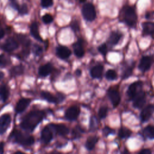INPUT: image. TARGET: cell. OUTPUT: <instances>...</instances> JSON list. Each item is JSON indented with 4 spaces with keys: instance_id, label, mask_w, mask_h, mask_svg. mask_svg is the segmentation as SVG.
<instances>
[{
    "instance_id": "cell-37",
    "label": "cell",
    "mask_w": 154,
    "mask_h": 154,
    "mask_svg": "<svg viewBox=\"0 0 154 154\" xmlns=\"http://www.w3.org/2000/svg\"><path fill=\"white\" fill-rule=\"evenodd\" d=\"M115 132L114 130L110 128L109 127H108V126H105L103 130H102V133H103V135L105 136V137H108V135H111V134H112Z\"/></svg>"
},
{
    "instance_id": "cell-7",
    "label": "cell",
    "mask_w": 154,
    "mask_h": 154,
    "mask_svg": "<svg viewBox=\"0 0 154 154\" xmlns=\"http://www.w3.org/2000/svg\"><path fill=\"white\" fill-rule=\"evenodd\" d=\"M146 93L140 90L132 99L133 100V106L136 108H141L146 102Z\"/></svg>"
},
{
    "instance_id": "cell-46",
    "label": "cell",
    "mask_w": 154,
    "mask_h": 154,
    "mask_svg": "<svg viewBox=\"0 0 154 154\" xmlns=\"http://www.w3.org/2000/svg\"><path fill=\"white\" fill-rule=\"evenodd\" d=\"M4 143L3 142L0 143V154L4 153Z\"/></svg>"
},
{
    "instance_id": "cell-26",
    "label": "cell",
    "mask_w": 154,
    "mask_h": 154,
    "mask_svg": "<svg viewBox=\"0 0 154 154\" xmlns=\"http://www.w3.org/2000/svg\"><path fill=\"white\" fill-rule=\"evenodd\" d=\"M10 94L8 88L5 85H2L0 87V99L2 102H5L8 98Z\"/></svg>"
},
{
    "instance_id": "cell-6",
    "label": "cell",
    "mask_w": 154,
    "mask_h": 154,
    "mask_svg": "<svg viewBox=\"0 0 154 154\" xmlns=\"http://www.w3.org/2000/svg\"><path fill=\"white\" fill-rule=\"evenodd\" d=\"M19 46V44L17 41L13 37L8 38L4 43L1 46L2 49L4 51L10 52L16 50Z\"/></svg>"
},
{
    "instance_id": "cell-30",
    "label": "cell",
    "mask_w": 154,
    "mask_h": 154,
    "mask_svg": "<svg viewBox=\"0 0 154 154\" xmlns=\"http://www.w3.org/2000/svg\"><path fill=\"white\" fill-rule=\"evenodd\" d=\"M134 67V65H131L130 66L126 67V69L124 70V71L122 73V78L123 79L128 78L132 74Z\"/></svg>"
},
{
    "instance_id": "cell-9",
    "label": "cell",
    "mask_w": 154,
    "mask_h": 154,
    "mask_svg": "<svg viewBox=\"0 0 154 154\" xmlns=\"http://www.w3.org/2000/svg\"><path fill=\"white\" fill-rule=\"evenodd\" d=\"M80 113V109L77 106H72L68 108L65 112V117L67 120L72 121L77 119Z\"/></svg>"
},
{
    "instance_id": "cell-40",
    "label": "cell",
    "mask_w": 154,
    "mask_h": 154,
    "mask_svg": "<svg viewBox=\"0 0 154 154\" xmlns=\"http://www.w3.org/2000/svg\"><path fill=\"white\" fill-rule=\"evenodd\" d=\"M43 51V49L42 48L39 46L38 45H37V44H35L34 46H33V52L34 54L35 55H39L42 54Z\"/></svg>"
},
{
    "instance_id": "cell-27",
    "label": "cell",
    "mask_w": 154,
    "mask_h": 154,
    "mask_svg": "<svg viewBox=\"0 0 154 154\" xmlns=\"http://www.w3.org/2000/svg\"><path fill=\"white\" fill-rule=\"evenodd\" d=\"M144 135L149 139H154V126L152 125H148L143 130Z\"/></svg>"
},
{
    "instance_id": "cell-43",
    "label": "cell",
    "mask_w": 154,
    "mask_h": 154,
    "mask_svg": "<svg viewBox=\"0 0 154 154\" xmlns=\"http://www.w3.org/2000/svg\"><path fill=\"white\" fill-rule=\"evenodd\" d=\"M10 5L13 8H14L17 10L20 5L16 0H10Z\"/></svg>"
},
{
    "instance_id": "cell-22",
    "label": "cell",
    "mask_w": 154,
    "mask_h": 154,
    "mask_svg": "<svg viewBox=\"0 0 154 154\" xmlns=\"http://www.w3.org/2000/svg\"><path fill=\"white\" fill-rule=\"evenodd\" d=\"M103 67L101 64L94 66L90 70V75L93 78H100L102 75Z\"/></svg>"
},
{
    "instance_id": "cell-48",
    "label": "cell",
    "mask_w": 154,
    "mask_h": 154,
    "mask_svg": "<svg viewBox=\"0 0 154 154\" xmlns=\"http://www.w3.org/2000/svg\"><path fill=\"white\" fill-rule=\"evenodd\" d=\"M4 77V73L2 72H0V81Z\"/></svg>"
},
{
    "instance_id": "cell-14",
    "label": "cell",
    "mask_w": 154,
    "mask_h": 154,
    "mask_svg": "<svg viewBox=\"0 0 154 154\" xmlns=\"http://www.w3.org/2000/svg\"><path fill=\"white\" fill-rule=\"evenodd\" d=\"M49 126L54 130L56 134L61 136L66 135L69 132V129L63 124H50Z\"/></svg>"
},
{
    "instance_id": "cell-17",
    "label": "cell",
    "mask_w": 154,
    "mask_h": 154,
    "mask_svg": "<svg viewBox=\"0 0 154 154\" xmlns=\"http://www.w3.org/2000/svg\"><path fill=\"white\" fill-rule=\"evenodd\" d=\"M41 96L48 102L51 103H57L60 102V101H62L64 98V97H62V96L57 97L54 96L53 94H52L51 93L48 91H42Z\"/></svg>"
},
{
    "instance_id": "cell-25",
    "label": "cell",
    "mask_w": 154,
    "mask_h": 154,
    "mask_svg": "<svg viewBox=\"0 0 154 154\" xmlns=\"http://www.w3.org/2000/svg\"><path fill=\"white\" fill-rule=\"evenodd\" d=\"M24 72V67L22 65H17L13 67L10 70V74L11 77L21 75Z\"/></svg>"
},
{
    "instance_id": "cell-29",
    "label": "cell",
    "mask_w": 154,
    "mask_h": 154,
    "mask_svg": "<svg viewBox=\"0 0 154 154\" xmlns=\"http://www.w3.org/2000/svg\"><path fill=\"white\" fill-rule=\"evenodd\" d=\"M17 37L20 43L25 48V49H28V47L30 45V40L25 35L23 34H19Z\"/></svg>"
},
{
    "instance_id": "cell-24",
    "label": "cell",
    "mask_w": 154,
    "mask_h": 154,
    "mask_svg": "<svg viewBox=\"0 0 154 154\" xmlns=\"http://www.w3.org/2000/svg\"><path fill=\"white\" fill-rule=\"evenodd\" d=\"M98 137L96 136H91L88 137L85 143V147L88 150H91L94 149L98 141Z\"/></svg>"
},
{
    "instance_id": "cell-11",
    "label": "cell",
    "mask_w": 154,
    "mask_h": 154,
    "mask_svg": "<svg viewBox=\"0 0 154 154\" xmlns=\"http://www.w3.org/2000/svg\"><path fill=\"white\" fill-rule=\"evenodd\" d=\"M154 112V105L149 104L146 106L140 113V119L141 122H146L149 120Z\"/></svg>"
},
{
    "instance_id": "cell-21",
    "label": "cell",
    "mask_w": 154,
    "mask_h": 154,
    "mask_svg": "<svg viewBox=\"0 0 154 154\" xmlns=\"http://www.w3.org/2000/svg\"><path fill=\"white\" fill-rule=\"evenodd\" d=\"M122 36V34L119 31H112L108 38V43L112 46L116 45L119 42Z\"/></svg>"
},
{
    "instance_id": "cell-2",
    "label": "cell",
    "mask_w": 154,
    "mask_h": 154,
    "mask_svg": "<svg viewBox=\"0 0 154 154\" xmlns=\"http://www.w3.org/2000/svg\"><path fill=\"white\" fill-rule=\"evenodd\" d=\"M119 19L129 27H135L138 19L135 8L128 4L123 5L119 12Z\"/></svg>"
},
{
    "instance_id": "cell-5",
    "label": "cell",
    "mask_w": 154,
    "mask_h": 154,
    "mask_svg": "<svg viewBox=\"0 0 154 154\" xmlns=\"http://www.w3.org/2000/svg\"><path fill=\"white\" fill-rule=\"evenodd\" d=\"M143 82L141 81H135L134 83L131 84L128 90H127V95L129 99L132 100L134 97L138 93L140 90H141Z\"/></svg>"
},
{
    "instance_id": "cell-28",
    "label": "cell",
    "mask_w": 154,
    "mask_h": 154,
    "mask_svg": "<svg viewBox=\"0 0 154 154\" xmlns=\"http://www.w3.org/2000/svg\"><path fill=\"white\" fill-rule=\"evenodd\" d=\"M132 132L130 129L125 128L122 127L120 129L119 131V137L121 138H126L131 136Z\"/></svg>"
},
{
    "instance_id": "cell-31",
    "label": "cell",
    "mask_w": 154,
    "mask_h": 154,
    "mask_svg": "<svg viewBox=\"0 0 154 154\" xmlns=\"http://www.w3.org/2000/svg\"><path fill=\"white\" fill-rule=\"evenodd\" d=\"M105 76H106V78L108 80L113 81V80H115V79H117V73L116 72L115 70H114L112 69H109V70L106 71V74H105Z\"/></svg>"
},
{
    "instance_id": "cell-23",
    "label": "cell",
    "mask_w": 154,
    "mask_h": 154,
    "mask_svg": "<svg viewBox=\"0 0 154 154\" xmlns=\"http://www.w3.org/2000/svg\"><path fill=\"white\" fill-rule=\"evenodd\" d=\"M30 32L32 36L39 42H43L42 37L40 35L39 31H38V27L37 22H34L31 23L30 26Z\"/></svg>"
},
{
    "instance_id": "cell-38",
    "label": "cell",
    "mask_w": 154,
    "mask_h": 154,
    "mask_svg": "<svg viewBox=\"0 0 154 154\" xmlns=\"http://www.w3.org/2000/svg\"><path fill=\"white\" fill-rule=\"evenodd\" d=\"M8 63V60H7L5 56L3 54L0 55V67H5L7 66Z\"/></svg>"
},
{
    "instance_id": "cell-12",
    "label": "cell",
    "mask_w": 154,
    "mask_h": 154,
    "mask_svg": "<svg viewBox=\"0 0 154 154\" xmlns=\"http://www.w3.org/2000/svg\"><path fill=\"white\" fill-rule=\"evenodd\" d=\"M107 93L113 106H117L120 101V96L119 91L113 88H109Z\"/></svg>"
},
{
    "instance_id": "cell-4",
    "label": "cell",
    "mask_w": 154,
    "mask_h": 154,
    "mask_svg": "<svg viewBox=\"0 0 154 154\" xmlns=\"http://www.w3.org/2000/svg\"><path fill=\"white\" fill-rule=\"evenodd\" d=\"M81 12L84 19L88 22L93 21L96 17V11L94 5L90 2L85 3L82 6Z\"/></svg>"
},
{
    "instance_id": "cell-47",
    "label": "cell",
    "mask_w": 154,
    "mask_h": 154,
    "mask_svg": "<svg viewBox=\"0 0 154 154\" xmlns=\"http://www.w3.org/2000/svg\"><path fill=\"white\" fill-rule=\"evenodd\" d=\"M76 75L78 76H79L81 75V70H79V69H78L76 70Z\"/></svg>"
},
{
    "instance_id": "cell-8",
    "label": "cell",
    "mask_w": 154,
    "mask_h": 154,
    "mask_svg": "<svg viewBox=\"0 0 154 154\" xmlns=\"http://www.w3.org/2000/svg\"><path fill=\"white\" fill-rule=\"evenodd\" d=\"M153 63V57L152 56H143L141 57L138 69L143 72L148 70Z\"/></svg>"
},
{
    "instance_id": "cell-44",
    "label": "cell",
    "mask_w": 154,
    "mask_h": 154,
    "mask_svg": "<svg viewBox=\"0 0 154 154\" xmlns=\"http://www.w3.org/2000/svg\"><path fill=\"white\" fill-rule=\"evenodd\" d=\"M138 153L140 154H150V153H152V151L149 149H143L141 151H140Z\"/></svg>"
},
{
    "instance_id": "cell-36",
    "label": "cell",
    "mask_w": 154,
    "mask_h": 154,
    "mask_svg": "<svg viewBox=\"0 0 154 154\" xmlns=\"http://www.w3.org/2000/svg\"><path fill=\"white\" fill-rule=\"evenodd\" d=\"M43 22L46 24H49L53 21V17L50 14H45L42 17Z\"/></svg>"
},
{
    "instance_id": "cell-19",
    "label": "cell",
    "mask_w": 154,
    "mask_h": 154,
    "mask_svg": "<svg viewBox=\"0 0 154 154\" xmlns=\"http://www.w3.org/2000/svg\"><path fill=\"white\" fill-rule=\"evenodd\" d=\"M141 26L144 35H154V22H144Z\"/></svg>"
},
{
    "instance_id": "cell-1",
    "label": "cell",
    "mask_w": 154,
    "mask_h": 154,
    "mask_svg": "<svg viewBox=\"0 0 154 154\" xmlns=\"http://www.w3.org/2000/svg\"><path fill=\"white\" fill-rule=\"evenodd\" d=\"M45 116V113L43 111H31L25 116L21 122L20 126L23 130L32 132Z\"/></svg>"
},
{
    "instance_id": "cell-3",
    "label": "cell",
    "mask_w": 154,
    "mask_h": 154,
    "mask_svg": "<svg viewBox=\"0 0 154 154\" xmlns=\"http://www.w3.org/2000/svg\"><path fill=\"white\" fill-rule=\"evenodd\" d=\"M10 138L14 142L22 146H31L34 143V138L32 136L22 134L21 132L14 130L10 135Z\"/></svg>"
},
{
    "instance_id": "cell-10",
    "label": "cell",
    "mask_w": 154,
    "mask_h": 154,
    "mask_svg": "<svg viewBox=\"0 0 154 154\" xmlns=\"http://www.w3.org/2000/svg\"><path fill=\"white\" fill-rule=\"evenodd\" d=\"M11 123V117L8 114H5L0 117V135L4 134Z\"/></svg>"
},
{
    "instance_id": "cell-20",
    "label": "cell",
    "mask_w": 154,
    "mask_h": 154,
    "mask_svg": "<svg viewBox=\"0 0 154 154\" xmlns=\"http://www.w3.org/2000/svg\"><path fill=\"white\" fill-rule=\"evenodd\" d=\"M52 69H53L52 65L51 63H47L39 67L38 73L40 76L45 77L51 73V72L52 71Z\"/></svg>"
},
{
    "instance_id": "cell-18",
    "label": "cell",
    "mask_w": 154,
    "mask_h": 154,
    "mask_svg": "<svg viewBox=\"0 0 154 154\" xmlns=\"http://www.w3.org/2000/svg\"><path fill=\"white\" fill-rule=\"evenodd\" d=\"M31 99L29 98H22L20 99L16 104L15 107V111L17 113L22 112L26 107L29 105Z\"/></svg>"
},
{
    "instance_id": "cell-16",
    "label": "cell",
    "mask_w": 154,
    "mask_h": 154,
    "mask_svg": "<svg viewBox=\"0 0 154 154\" xmlns=\"http://www.w3.org/2000/svg\"><path fill=\"white\" fill-rule=\"evenodd\" d=\"M56 54L61 59L68 58L71 55V51L66 46H59L56 49Z\"/></svg>"
},
{
    "instance_id": "cell-15",
    "label": "cell",
    "mask_w": 154,
    "mask_h": 154,
    "mask_svg": "<svg viewBox=\"0 0 154 154\" xmlns=\"http://www.w3.org/2000/svg\"><path fill=\"white\" fill-rule=\"evenodd\" d=\"M73 51L75 55L78 58H81L85 54V51L83 46V40L81 38L73 44Z\"/></svg>"
},
{
    "instance_id": "cell-45",
    "label": "cell",
    "mask_w": 154,
    "mask_h": 154,
    "mask_svg": "<svg viewBox=\"0 0 154 154\" xmlns=\"http://www.w3.org/2000/svg\"><path fill=\"white\" fill-rule=\"evenodd\" d=\"M5 35V32L4 29L2 28V26L0 25V39H1Z\"/></svg>"
},
{
    "instance_id": "cell-35",
    "label": "cell",
    "mask_w": 154,
    "mask_h": 154,
    "mask_svg": "<svg viewBox=\"0 0 154 154\" xmlns=\"http://www.w3.org/2000/svg\"><path fill=\"white\" fill-rule=\"evenodd\" d=\"M96 122H97V119L95 117H92L90 120V129L91 131H94L97 128V122L95 123Z\"/></svg>"
},
{
    "instance_id": "cell-32",
    "label": "cell",
    "mask_w": 154,
    "mask_h": 154,
    "mask_svg": "<svg viewBox=\"0 0 154 154\" xmlns=\"http://www.w3.org/2000/svg\"><path fill=\"white\" fill-rule=\"evenodd\" d=\"M84 132L83 129L79 126H76L75 128H73L72 131V136L73 138L76 139L79 138L81 136V134Z\"/></svg>"
},
{
    "instance_id": "cell-49",
    "label": "cell",
    "mask_w": 154,
    "mask_h": 154,
    "mask_svg": "<svg viewBox=\"0 0 154 154\" xmlns=\"http://www.w3.org/2000/svg\"><path fill=\"white\" fill-rule=\"evenodd\" d=\"M79 1L82 3V2H85L86 1V0H79Z\"/></svg>"
},
{
    "instance_id": "cell-34",
    "label": "cell",
    "mask_w": 154,
    "mask_h": 154,
    "mask_svg": "<svg viewBox=\"0 0 154 154\" xmlns=\"http://www.w3.org/2000/svg\"><path fill=\"white\" fill-rule=\"evenodd\" d=\"M108 112V108L106 106H102L99 108L98 111V116L100 119L105 118Z\"/></svg>"
},
{
    "instance_id": "cell-33",
    "label": "cell",
    "mask_w": 154,
    "mask_h": 154,
    "mask_svg": "<svg viewBox=\"0 0 154 154\" xmlns=\"http://www.w3.org/2000/svg\"><path fill=\"white\" fill-rule=\"evenodd\" d=\"M17 11L19 12V14L20 15H25L28 13V6L26 4H23L22 5H20Z\"/></svg>"
},
{
    "instance_id": "cell-41",
    "label": "cell",
    "mask_w": 154,
    "mask_h": 154,
    "mask_svg": "<svg viewBox=\"0 0 154 154\" xmlns=\"http://www.w3.org/2000/svg\"><path fill=\"white\" fill-rule=\"evenodd\" d=\"M70 27L74 32L78 31L79 30V25L78 21L76 20H73L70 23Z\"/></svg>"
},
{
    "instance_id": "cell-42",
    "label": "cell",
    "mask_w": 154,
    "mask_h": 154,
    "mask_svg": "<svg viewBox=\"0 0 154 154\" xmlns=\"http://www.w3.org/2000/svg\"><path fill=\"white\" fill-rule=\"evenodd\" d=\"M98 51H99V52H100L103 55H105L107 53V51H108V49H107V46L105 44H102L101 45H100L99 47H98Z\"/></svg>"
},
{
    "instance_id": "cell-13",
    "label": "cell",
    "mask_w": 154,
    "mask_h": 154,
    "mask_svg": "<svg viewBox=\"0 0 154 154\" xmlns=\"http://www.w3.org/2000/svg\"><path fill=\"white\" fill-rule=\"evenodd\" d=\"M53 138V134L49 126H46L42 131L41 140L45 144L49 143Z\"/></svg>"
},
{
    "instance_id": "cell-39",
    "label": "cell",
    "mask_w": 154,
    "mask_h": 154,
    "mask_svg": "<svg viewBox=\"0 0 154 154\" xmlns=\"http://www.w3.org/2000/svg\"><path fill=\"white\" fill-rule=\"evenodd\" d=\"M53 4V0H41V5L43 8L50 7Z\"/></svg>"
}]
</instances>
